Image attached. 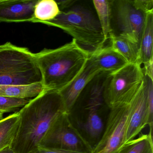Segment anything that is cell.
Returning <instances> with one entry per match:
<instances>
[{"label": "cell", "mask_w": 153, "mask_h": 153, "mask_svg": "<svg viewBox=\"0 0 153 153\" xmlns=\"http://www.w3.org/2000/svg\"><path fill=\"white\" fill-rule=\"evenodd\" d=\"M19 112V125L11 148L15 153H35L53 123L70 112L59 92L44 89Z\"/></svg>", "instance_id": "1"}, {"label": "cell", "mask_w": 153, "mask_h": 153, "mask_svg": "<svg viewBox=\"0 0 153 153\" xmlns=\"http://www.w3.org/2000/svg\"><path fill=\"white\" fill-rule=\"evenodd\" d=\"M44 89L60 92L81 73L90 56L72 40L54 49L35 53Z\"/></svg>", "instance_id": "2"}, {"label": "cell", "mask_w": 153, "mask_h": 153, "mask_svg": "<svg viewBox=\"0 0 153 153\" xmlns=\"http://www.w3.org/2000/svg\"><path fill=\"white\" fill-rule=\"evenodd\" d=\"M40 23L65 31L90 56L108 45L97 17L82 6L61 11L54 19Z\"/></svg>", "instance_id": "3"}, {"label": "cell", "mask_w": 153, "mask_h": 153, "mask_svg": "<svg viewBox=\"0 0 153 153\" xmlns=\"http://www.w3.org/2000/svg\"><path fill=\"white\" fill-rule=\"evenodd\" d=\"M42 82L35 53L11 43L0 45V85H27Z\"/></svg>", "instance_id": "4"}, {"label": "cell", "mask_w": 153, "mask_h": 153, "mask_svg": "<svg viewBox=\"0 0 153 153\" xmlns=\"http://www.w3.org/2000/svg\"><path fill=\"white\" fill-rule=\"evenodd\" d=\"M144 79L142 67L137 63H128L110 73L104 89L105 103L110 109L129 103Z\"/></svg>", "instance_id": "5"}, {"label": "cell", "mask_w": 153, "mask_h": 153, "mask_svg": "<svg viewBox=\"0 0 153 153\" xmlns=\"http://www.w3.org/2000/svg\"><path fill=\"white\" fill-rule=\"evenodd\" d=\"M70 113L62 114L53 123L39 147L91 153L93 148L71 123Z\"/></svg>", "instance_id": "6"}, {"label": "cell", "mask_w": 153, "mask_h": 153, "mask_svg": "<svg viewBox=\"0 0 153 153\" xmlns=\"http://www.w3.org/2000/svg\"><path fill=\"white\" fill-rule=\"evenodd\" d=\"M146 16L134 7L131 0H111L113 35L127 38L139 45Z\"/></svg>", "instance_id": "7"}, {"label": "cell", "mask_w": 153, "mask_h": 153, "mask_svg": "<svg viewBox=\"0 0 153 153\" xmlns=\"http://www.w3.org/2000/svg\"><path fill=\"white\" fill-rule=\"evenodd\" d=\"M130 102L111 109L105 128L91 153H119L125 143Z\"/></svg>", "instance_id": "8"}, {"label": "cell", "mask_w": 153, "mask_h": 153, "mask_svg": "<svg viewBox=\"0 0 153 153\" xmlns=\"http://www.w3.org/2000/svg\"><path fill=\"white\" fill-rule=\"evenodd\" d=\"M110 74L108 72H100L85 88L88 95L85 108L87 111V116L85 122L81 124V127L92 138H97L102 134L103 123L99 111L103 103H105L104 89Z\"/></svg>", "instance_id": "9"}, {"label": "cell", "mask_w": 153, "mask_h": 153, "mask_svg": "<svg viewBox=\"0 0 153 153\" xmlns=\"http://www.w3.org/2000/svg\"><path fill=\"white\" fill-rule=\"evenodd\" d=\"M146 89L143 84L130 102L125 143L134 139L148 125Z\"/></svg>", "instance_id": "10"}, {"label": "cell", "mask_w": 153, "mask_h": 153, "mask_svg": "<svg viewBox=\"0 0 153 153\" xmlns=\"http://www.w3.org/2000/svg\"><path fill=\"white\" fill-rule=\"evenodd\" d=\"M38 0H0V22H32Z\"/></svg>", "instance_id": "11"}, {"label": "cell", "mask_w": 153, "mask_h": 153, "mask_svg": "<svg viewBox=\"0 0 153 153\" xmlns=\"http://www.w3.org/2000/svg\"><path fill=\"white\" fill-rule=\"evenodd\" d=\"M100 72L90 57L83 71L69 85L59 92L69 111L71 112L73 108L87 85Z\"/></svg>", "instance_id": "12"}, {"label": "cell", "mask_w": 153, "mask_h": 153, "mask_svg": "<svg viewBox=\"0 0 153 153\" xmlns=\"http://www.w3.org/2000/svg\"><path fill=\"white\" fill-rule=\"evenodd\" d=\"M90 58L101 72L112 73L126 66L128 62L114 51L111 45H107Z\"/></svg>", "instance_id": "13"}, {"label": "cell", "mask_w": 153, "mask_h": 153, "mask_svg": "<svg viewBox=\"0 0 153 153\" xmlns=\"http://www.w3.org/2000/svg\"><path fill=\"white\" fill-rule=\"evenodd\" d=\"M153 13L146 16L139 43V62L141 65L153 60Z\"/></svg>", "instance_id": "14"}, {"label": "cell", "mask_w": 153, "mask_h": 153, "mask_svg": "<svg viewBox=\"0 0 153 153\" xmlns=\"http://www.w3.org/2000/svg\"><path fill=\"white\" fill-rule=\"evenodd\" d=\"M44 89L42 82L27 85H0V97L20 99L33 98Z\"/></svg>", "instance_id": "15"}, {"label": "cell", "mask_w": 153, "mask_h": 153, "mask_svg": "<svg viewBox=\"0 0 153 153\" xmlns=\"http://www.w3.org/2000/svg\"><path fill=\"white\" fill-rule=\"evenodd\" d=\"M110 45L128 63L141 65L139 62V45L137 44L124 37L113 35L110 40Z\"/></svg>", "instance_id": "16"}, {"label": "cell", "mask_w": 153, "mask_h": 153, "mask_svg": "<svg viewBox=\"0 0 153 153\" xmlns=\"http://www.w3.org/2000/svg\"><path fill=\"white\" fill-rule=\"evenodd\" d=\"M19 114L18 111L0 120V150L11 147L18 130Z\"/></svg>", "instance_id": "17"}, {"label": "cell", "mask_w": 153, "mask_h": 153, "mask_svg": "<svg viewBox=\"0 0 153 153\" xmlns=\"http://www.w3.org/2000/svg\"><path fill=\"white\" fill-rule=\"evenodd\" d=\"M93 5L106 42L113 36L111 25V0H94Z\"/></svg>", "instance_id": "18"}, {"label": "cell", "mask_w": 153, "mask_h": 153, "mask_svg": "<svg viewBox=\"0 0 153 153\" xmlns=\"http://www.w3.org/2000/svg\"><path fill=\"white\" fill-rule=\"evenodd\" d=\"M61 11L54 0H38L35 6L33 23L50 21L59 16Z\"/></svg>", "instance_id": "19"}, {"label": "cell", "mask_w": 153, "mask_h": 153, "mask_svg": "<svg viewBox=\"0 0 153 153\" xmlns=\"http://www.w3.org/2000/svg\"><path fill=\"white\" fill-rule=\"evenodd\" d=\"M119 153H153L152 133L142 134L125 143Z\"/></svg>", "instance_id": "20"}, {"label": "cell", "mask_w": 153, "mask_h": 153, "mask_svg": "<svg viewBox=\"0 0 153 153\" xmlns=\"http://www.w3.org/2000/svg\"><path fill=\"white\" fill-rule=\"evenodd\" d=\"M29 101V99L0 97V114L18 111L19 108L24 107Z\"/></svg>", "instance_id": "21"}, {"label": "cell", "mask_w": 153, "mask_h": 153, "mask_svg": "<svg viewBox=\"0 0 153 153\" xmlns=\"http://www.w3.org/2000/svg\"><path fill=\"white\" fill-rule=\"evenodd\" d=\"M144 85L146 89L147 111L148 125L149 127V132H153V79L144 76Z\"/></svg>", "instance_id": "22"}, {"label": "cell", "mask_w": 153, "mask_h": 153, "mask_svg": "<svg viewBox=\"0 0 153 153\" xmlns=\"http://www.w3.org/2000/svg\"><path fill=\"white\" fill-rule=\"evenodd\" d=\"M132 1L134 7L145 15L153 13V0H134Z\"/></svg>", "instance_id": "23"}, {"label": "cell", "mask_w": 153, "mask_h": 153, "mask_svg": "<svg viewBox=\"0 0 153 153\" xmlns=\"http://www.w3.org/2000/svg\"><path fill=\"white\" fill-rule=\"evenodd\" d=\"M35 153H86L83 152H76L63 149H55L45 148L39 147L37 151Z\"/></svg>", "instance_id": "24"}, {"label": "cell", "mask_w": 153, "mask_h": 153, "mask_svg": "<svg viewBox=\"0 0 153 153\" xmlns=\"http://www.w3.org/2000/svg\"><path fill=\"white\" fill-rule=\"evenodd\" d=\"M142 69L144 76L153 79V60L143 64Z\"/></svg>", "instance_id": "25"}, {"label": "cell", "mask_w": 153, "mask_h": 153, "mask_svg": "<svg viewBox=\"0 0 153 153\" xmlns=\"http://www.w3.org/2000/svg\"><path fill=\"white\" fill-rule=\"evenodd\" d=\"M59 6L60 11H64L66 9L69 7H71L76 1H72V0H67V1H56Z\"/></svg>", "instance_id": "26"}, {"label": "cell", "mask_w": 153, "mask_h": 153, "mask_svg": "<svg viewBox=\"0 0 153 153\" xmlns=\"http://www.w3.org/2000/svg\"><path fill=\"white\" fill-rule=\"evenodd\" d=\"M0 153H15L11 147L8 146L0 150Z\"/></svg>", "instance_id": "27"}, {"label": "cell", "mask_w": 153, "mask_h": 153, "mask_svg": "<svg viewBox=\"0 0 153 153\" xmlns=\"http://www.w3.org/2000/svg\"><path fill=\"white\" fill-rule=\"evenodd\" d=\"M3 114H0V120H1L2 118H3Z\"/></svg>", "instance_id": "28"}]
</instances>
